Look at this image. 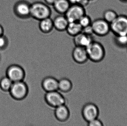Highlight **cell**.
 <instances>
[{"instance_id": "f1b7e54d", "label": "cell", "mask_w": 127, "mask_h": 126, "mask_svg": "<svg viewBox=\"0 0 127 126\" xmlns=\"http://www.w3.org/2000/svg\"><path fill=\"white\" fill-rule=\"evenodd\" d=\"M4 35V29L3 27L0 24V36Z\"/></svg>"}, {"instance_id": "3957f363", "label": "cell", "mask_w": 127, "mask_h": 126, "mask_svg": "<svg viewBox=\"0 0 127 126\" xmlns=\"http://www.w3.org/2000/svg\"><path fill=\"white\" fill-rule=\"evenodd\" d=\"M9 92L13 99L16 100H22L27 96L29 92V88L27 84L24 81L14 82Z\"/></svg>"}, {"instance_id": "8992f818", "label": "cell", "mask_w": 127, "mask_h": 126, "mask_svg": "<svg viewBox=\"0 0 127 126\" xmlns=\"http://www.w3.org/2000/svg\"><path fill=\"white\" fill-rule=\"evenodd\" d=\"M6 76L13 83L24 81L26 73L24 69L18 64H12L9 66L6 70Z\"/></svg>"}, {"instance_id": "f546056e", "label": "cell", "mask_w": 127, "mask_h": 126, "mask_svg": "<svg viewBox=\"0 0 127 126\" xmlns=\"http://www.w3.org/2000/svg\"><path fill=\"white\" fill-rule=\"evenodd\" d=\"M123 2H127V0H119Z\"/></svg>"}, {"instance_id": "9a60e30c", "label": "cell", "mask_w": 127, "mask_h": 126, "mask_svg": "<svg viewBox=\"0 0 127 126\" xmlns=\"http://www.w3.org/2000/svg\"><path fill=\"white\" fill-rule=\"evenodd\" d=\"M53 22L54 29L59 32L65 31L69 23L67 18L64 15L56 16L53 19Z\"/></svg>"}, {"instance_id": "ac0fdd59", "label": "cell", "mask_w": 127, "mask_h": 126, "mask_svg": "<svg viewBox=\"0 0 127 126\" xmlns=\"http://www.w3.org/2000/svg\"><path fill=\"white\" fill-rule=\"evenodd\" d=\"M83 27L78 21L69 22L66 29L67 34L70 36L74 37L82 32Z\"/></svg>"}, {"instance_id": "44dd1931", "label": "cell", "mask_w": 127, "mask_h": 126, "mask_svg": "<svg viewBox=\"0 0 127 126\" xmlns=\"http://www.w3.org/2000/svg\"><path fill=\"white\" fill-rule=\"evenodd\" d=\"M118 15L116 12L113 10L108 9L105 10L103 14V18L107 22L110 24L117 18Z\"/></svg>"}, {"instance_id": "4316f807", "label": "cell", "mask_w": 127, "mask_h": 126, "mask_svg": "<svg viewBox=\"0 0 127 126\" xmlns=\"http://www.w3.org/2000/svg\"><path fill=\"white\" fill-rule=\"evenodd\" d=\"M82 32L89 35L92 36L94 34L91 25L83 28Z\"/></svg>"}, {"instance_id": "7a4b0ae2", "label": "cell", "mask_w": 127, "mask_h": 126, "mask_svg": "<svg viewBox=\"0 0 127 126\" xmlns=\"http://www.w3.org/2000/svg\"><path fill=\"white\" fill-rule=\"evenodd\" d=\"M89 60L98 63L101 61L105 55V50L102 44L93 41L86 48Z\"/></svg>"}, {"instance_id": "2e32d148", "label": "cell", "mask_w": 127, "mask_h": 126, "mask_svg": "<svg viewBox=\"0 0 127 126\" xmlns=\"http://www.w3.org/2000/svg\"><path fill=\"white\" fill-rule=\"evenodd\" d=\"M39 28L40 31L45 34H48L52 32L53 29V19L50 17L44 18L39 21Z\"/></svg>"}, {"instance_id": "d6986e66", "label": "cell", "mask_w": 127, "mask_h": 126, "mask_svg": "<svg viewBox=\"0 0 127 126\" xmlns=\"http://www.w3.org/2000/svg\"><path fill=\"white\" fill-rule=\"evenodd\" d=\"M73 87L72 82L68 78H63L58 81V90L64 93L70 91Z\"/></svg>"}, {"instance_id": "8fae6325", "label": "cell", "mask_w": 127, "mask_h": 126, "mask_svg": "<svg viewBox=\"0 0 127 126\" xmlns=\"http://www.w3.org/2000/svg\"><path fill=\"white\" fill-rule=\"evenodd\" d=\"M72 57L74 61L79 64L85 63L89 60L86 48L82 47L75 46L72 52Z\"/></svg>"}, {"instance_id": "603a6c76", "label": "cell", "mask_w": 127, "mask_h": 126, "mask_svg": "<svg viewBox=\"0 0 127 126\" xmlns=\"http://www.w3.org/2000/svg\"><path fill=\"white\" fill-rule=\"evenodd\" d=\"M92 21L90 17L86 14L80 18L78 22L81 27L83 28L91 25Z\"/></svg>"}, {"instance_id": "30bf717a", "label": "cell", "mask_w": 127, "mask_h": 126, "mask_svg": "<svg viewBox=\"0 0 127 126\" xmlns=\"http://www.w3.org/2000/svg\"><path fill=\"white\" fill-rule=\"evenodd\" d=\"M81 114L84 120L88 123L98 118L99 114V109L95 104L87 103L82 108Z\"/></svg>"}, {"instance_id": "e0dca14e", "label": "cell", "mask_w": 127, "mask_h": 126, "mask_svg": "<svg viewBox=\"0 0 127 126\" xmlns=\"http://www.w3.org/2000/svg\"><path fill=\"white\" fill-rule=\"evenodd\" d=\"M71 5L68 0H57L53 6L57 12L64 15Z\"/></svg>"}, {"instance_id": "ba28073f", "label": "cell", "mask_w": 127, "mask_h": 126, "mask_svg": "<svg viewBox=\"0 0 127 126\" xmlns=\"http://www.w3.org/2000/svg\"><path fill=\"white\" fill-rule=\"evenodd\" d=\"M31 4L25 0L17 1L14 4L13 10L15 15L21 19H26L30 17Z\"/></svg>"}, {"instance_id": "4fadbf2b", "label": "cell", "mask_w": 127, "mask_h": 126, "mask_svg": "<svg viewBox=\"0 0 127 126\" xmlns=\"http://www.w3.org/2000/svg\"><path fill=\"white\" fill-rule=\"evenodd\" d=\"M73 37L74 44L77 46L86 48L94 41L92 36L87 35L82 32Z\"/></svg>"}, {"instance_id": "9c48e42d", "label": "cell", "mask_w": 127, "mask_h": 126, "mask_svg": "<svg viewBox=\"0 0 127 126\" xmlns=\"http://www.w3.org/2000/svg\"><path fill=\"white\" fill-rule=\"evenodd\" d=\"M86 14L84 7L78 4H71L64 15L69 22L78 21Z\"/></svg>"}, {"instance_id": "ffe728a7", "label": "cell", "mask_w": 127, "mask_h": 126, "mask_svg": "<svg viewBox=\"0 0 127 126\" xmlns=\"http://www.w3.org/2000/svg\"><path fill=\"white\" fill-rule=\"evenodd\" d=\"M13 82L6 76L3 77L0 80V89L4 92H9Z\"/></svg>"}, {"instance_id": "4dcf8cb0", "label": "cell", "mask_w": 127, "mask_h": 126, "mask_svg": "<svg viewBox=\"0 0 127 126\" xmlns=\"http://www.w3.org/2000/svg\"></svg>"}, {"instance_id": "52a82bcc", "label": "cell", "mask_w": 127, "mask_h": 126, "mask_svg": "<svg viewBox=\"0 0 127 126\" xmlns=\"http://www.w3.org/2000/svg\"><path fill=\"white\" fill-rule=\"evenodd\" d=\"M91 26L93 34L97 36H106L110 32V24L103 18L95 19L92 21Z\"/></svg>"}, {"instance_id": "484cf974", "label": "cell", "mask_w": 127, "mask_h": 126, "mask_svg": "<svg viewBox=\"0 0 127 126\" xmlns=\"http://www.w3.org/2000/svg\"><path fill=\"white\" fill-rule=\"evenodd\" d=\"M87 126H104L103 122L97 118L94 119L87 123Z\"/></svg>"}, {"instance_id": "6da1fadb", "label": "cell", "mask_w": 127, "mask_h": 126, "mask_svg": "<svg viewBox=\"0 0 127 126\" xmlns=\"http://www.w3.org/2000/svg\"><path fill=\"white\" fill-rule=\"evenodd\" d=\"M52 12L48 5L41 1H36L31 4L30 16L35 20L40 21L50 17Z\"/></svg>"}, {"instance_id": "7402d4cb", "label": "cell", "mask_w": 127, "mask_h": 126, "mask_svg": "<svg viewBox=\"0 0 127 126\" xmlns=\"http://www.w3.org/2000/svg\"><path fill=\"white\" fill-rule=\"evenodd\" d=\"M115 41L121 47H127V35L115 36Z\"/></svg>"}, {"instance_id": "5b68a950", "label": "cell", "mask_w": 127, "mask_h": 126, "mask_svg": "<svg viewBox=\"0 0 127 126\" xmlns=\"http://www.w3.org/2000/svg\"><path fill=\"white\" fill-rule=\"evenodd\" d=\"M44 100L48 106L54 108L61 105L66 104V103L65 98L58 90L46 92Z\"/></svg>"}, {"instance_id": "277c9868", "label": "cell", "mask_w": 127, "mask_h": 126, "mask_svg": "<svg viewBox=\"0 0 127 126\" xmlns=\"http://www.w3.org/2000/svg\"><path fill=\"white\" fill-rule=\"evenodd\" d=\"M110 31L115 36L127 35V16L118 15L110 24Z\"/></svg>"}, {"instance_id": "7c38bea8", "label": "cell", "mask_w": 127, "mask_h": 126, "mask_svg": "<svg viewBox=\"0 0 127 126\" xmlns=\"http://www.w3.org/2000/svg\"><path fill=\"white\" fill-rule=\"evenodd\" d=\"M58 81L56 78L52 76H47L41 82L42 89L46 92L58 90Z\"/></svg>"}, {"instance_id": "5bb4252c", "label": "cell", "mask_w": 127, "mask_h": 126, "mask_svg": "<svg viewBox=\"0 0 127 126\" xmlns=\"http://www.w3.org/2000/svg\"><path fill=\"white\" fill-rule=\"evenodd\" d=\"M54 114L57 120L61 122H65L70 117V111L66 104L55 108Z\"/></svg>"}, {"instance_id": "d4e9b609", "label": "cell", "mask_w": 127, "mask_h": 126, "mask_svg": "<svg viewBox=\"0 0 127 126\" xmlns=\"http://www.w3.org/2000/svg\"><path fill=\"white\" fill-rule=\"evenodd\" d=\"M71 4H78L85 7L89 4L90 0H68Z\"/></svg>"}, {"instance_id": "cb8c5ba5", "label": "cell", "mask_w": 127, "mask_h": 126, "mask_svg": "<svg viewBox=\"0 0 127 126\" xmlns=\"http://www.w3.org/2000/svg\"><path fill=\"white\" fill-rule=\"evenodd\" d=\"M9 44L8 38L4 35L0 36V51L6 49Z\"/></svg>"}, {"instance_id": "83f0119b", "label": "cell", "mask_w": 127, "mask_h": 126, "mask_svg": "<svg viewBox=\"0 0 127 126\" xmlns=\"http://www.w3.org/2000/svg\"><path fill=\"white\" fill-rule=\"evenodd\" d=\"M45 3L48 5H52L56 2L57 0H44Z\"/></svg>"}]
</instances>
